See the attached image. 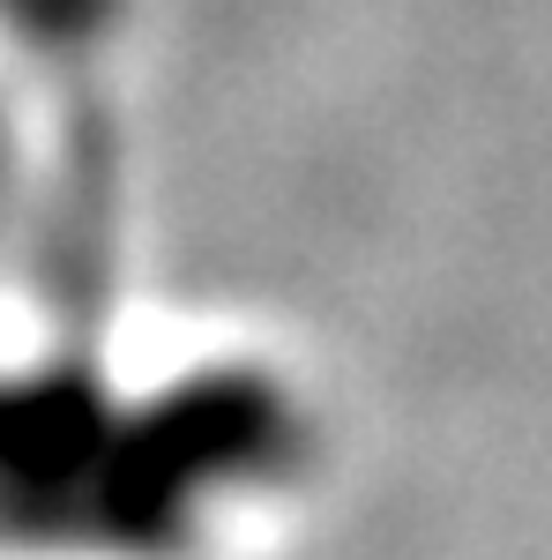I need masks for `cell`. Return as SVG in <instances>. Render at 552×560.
<instances>
[{
  "instance_id": "cell-1",
  "label": "cell",
  "mask_w": 552,
  "mask_h": 560,
  "mask_svg": "<svg viewBox=\"0 0 552 560\" xmlns=\"http://www.w3.org/2000/svg\"><path fill=\"white\" fill-rule=\"evenodd\" d=\"M224 419L83 351H0V560H179Z\"/></svg>"
},
{
  "instance_id": "cell-2",
  "label": "cell",
  "mask_w": 552,
  "mask_h": 560,
  "mask_svg": "<svg viewBox=\"0 0 552 560\" xmlns=\"http://www.w3.org/2000/svg\"><path fill=\"white\" fill-rule=\"evenodd\" d=\"M120 0H0V75H45L90 68V52L113 38Z\"/></svg>"
}]
</instances>
